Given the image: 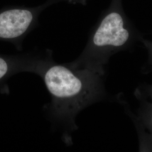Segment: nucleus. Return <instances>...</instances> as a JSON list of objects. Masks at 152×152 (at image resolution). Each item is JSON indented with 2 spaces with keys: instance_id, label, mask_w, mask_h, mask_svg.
<instances>
[{
  "instance_id": "obj_1",
  "label": "nucleus",
  "mask_w": 152,
  "mask_h": 152,
  "mask_svg": "<svg viewBox=\"0 0 152 152\" xmlns=\"http://www.w3.org/2000/svg\"><path fill=\"white\" fill-rule=\"evenodd\" d=\"M37 75L51 97L49 113L68 130L77 129L75 118L82 110L102 100L105 95L103 76L69 64H58L51 52Z\"/></svg>"
},
{
  "instance_id": "obj_2",
  "label": "nucleus",
  "mask_w": 152,
  "mask_h": 152,
  "mask_svg": "<svg viewBox=\"0 0 152 152\" xmlns=\"http://www.w3.org/2000/svg\"><path fill=\"white\" fill-rule=\"evenodd\" d=\"M141 37L126 14L122 0H112L93 29L81 54L70 63L104 76L110 58L129 48Z\"/></svg>"
},
{
  "instance_id": "obj_3",
  "label": "nucleus",
  "mask_w": 152,
  "mask_h": 152,
  "mask_svg": "<svg viewBox=\"0 0 152 152\" xmlns=\"http://www.w3.org/2000/svg\"><path fill=\"white\" fill-rule=\"evenodd\" d=\"M60 0H48L41 5L33 7H14L0 10V41L22 48L23 40L37 23L39 15Z\"/></svg>"
},
{
  "instance_id": "obj_4",
  "label": "nucleus",
  "mask_w": 152,
  "mask_h": 152,
  "mask_svg": "<svg viewBox=\"0 0 152 152\" xmlns=\"http://www.w3.org/2000/svg\"><path fill=\"white\" fill-rule=\"evenodd\" d=\"M49 53L44 55L0 54V84L11 76L20 72L38 73L39 68Z\"/></svg>"
},
{
  "instance_id": "obj_5",
  "label": "nucleus",
  "mask_w": 152,
  "mask_h": 152,
  "mask_svg": "<svg viewBox=\"0 0 152 152\" xmlns=\"http://www.w3.org/2000/svg\"><path fill=\"white\" fill-rule=\"evenodd\" d=\"M132 119L139 138L140 152H152V103L141 100L137 114Z\"/></svg>"
},
{
  "instance_id": "obj_6",
  "label": "nucleus",
  "mask_w": 152,
  "mask_h": 152,
  "mask_svg": "<svg viewBox=\"0 0 152 152\" xmlns=\"http://www.w3.org/2000/svg\"><path fill=\"white\" fill-rule=\"evenodd\" d=\"M140 41L144 45L145 48L147 49V51L148 52V54L149 56V59L152 63V41L145 39L144 38L141 37Z\"/></svg>"
},
{
  "instance_id": "obj_7",
  "label": "nucleus",
  "mask_w": 152,
  "mask_h": 152,
  "mask_svg": "<svg viewBox=\"0 0 152 152\" xmlns=\"http://www.w3.org/2000/svg\"><path fill=\"white\" fill-rule=\"evenodd\" d=\"M64 1L72 4H81L82 5H86L88 0H60Z\"/></svg>"
},
{
  "instance_id": "obj_8",
  "label": "nucleus",
  "mask_w": 152,
  "mask_h": 152,
  "mask_svg": "<svg viewBox=\"0 0 152 152\" xmlns=\"http://www.w3.org/2000/svg\"><path fill=\"white\" fill-rule=\"evenodd\" d=\"M147 93L148 96L152 100V85L148 86L147 87Z\"/></svg>"
}]
</instances>
